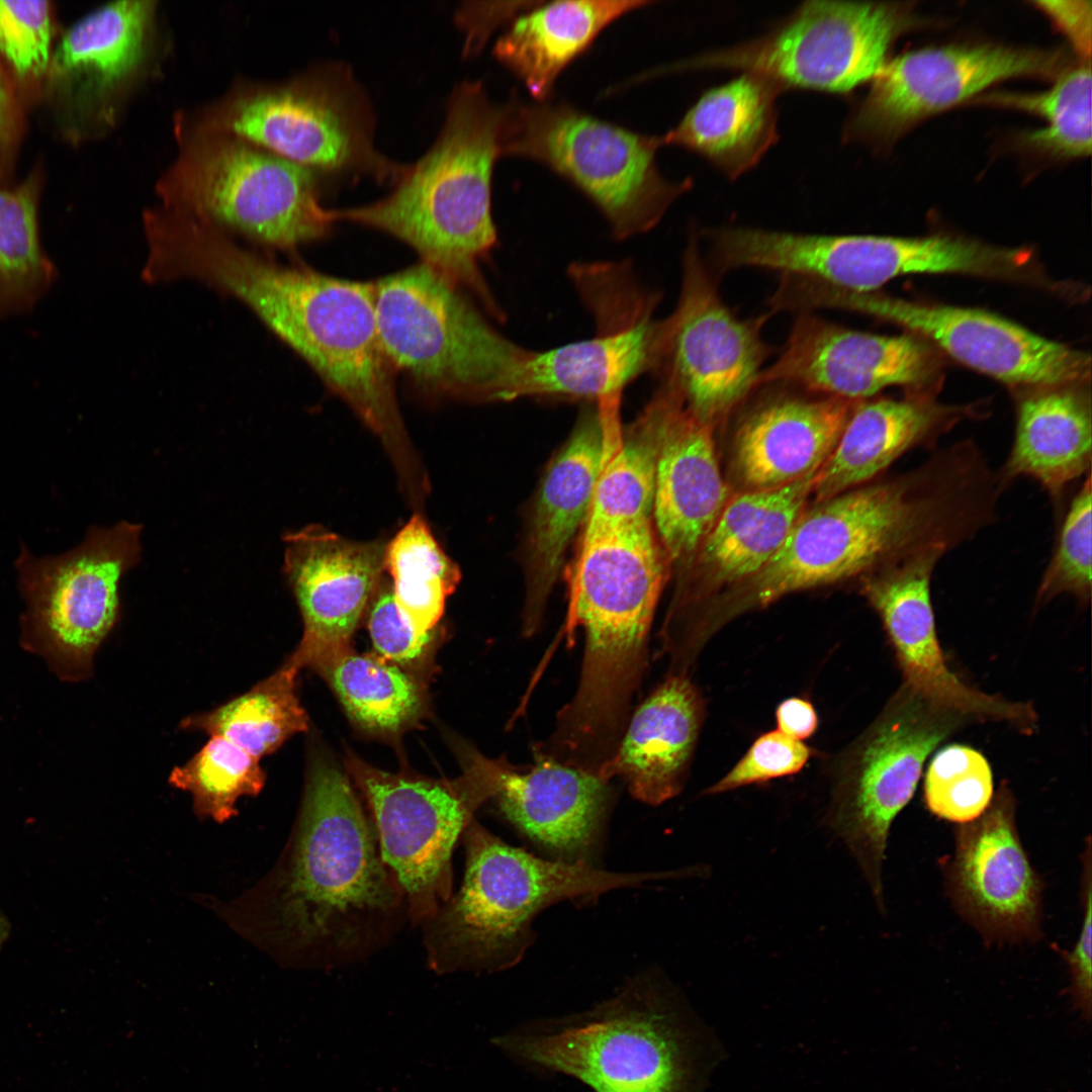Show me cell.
Segmentation results:
<instances>
[{"mask_svg":"<svg viewBox=\"0 0 1092 1092\" xmlns=\"http://www.w3.org/2000/svg\"><path fill=\"white\" fill-rule=\"evenodd\" d=\"M290 967L334 970L386 947L408 921L406 897L346 776L309 769L298 816L271 873L223 912Z\"/></svg>","mask_w":1092,"mask_h":1092,"instance_id":"1","label":"cell"},{"mask_svg":"<svg viewBox=\"0 0 1092 1092\" xmlns=\"http://www.w3.org/2000/svg\"><path fill=\"white\" fill-rule=\"evenodd\" d=\"M999 498L983 453L969 440L958 442L913 469L805 509L775 556L732 586L717 617L862 579L928 551L947 553L996 521Z\"/></svg>","mask_w":1092,"mask_h":1092,"instance_id":"2","label":"cell"},{"mask_svg":"<svg viewBox=\"0 0 1092 1092\" xmlns=\"http://www.w3.org/2000/svg\"><path fill=\"white\" fill-rule=\"evenodd\" d=\"M176 268L182 279L241 301L297 353L379 439L408 499L429 491L428 475L399 411L396 372L381 341L373 282L282 264L213 226L186 238Z\"/></svg>","mask_w":1092,"mask_h":1092,"instance_id":"3","label":"cell"},{"mask_svg":"<svg viewBox=\"0 0 1092 1092\" xmlns=\"http://www.w3.org/2000/svg\"><path fill=\"white\" fill-rule=\"evenodd\" d=\"M669 562L652 523L581 542L568 623L584 631L577 689L543 749L597 771L614 756L648 664L649 633Z\"/></svg>","mask_w":1092,"mask_h":1092,"instance_id":"4","label":"cell"},{"mask_svg":"<svg viewBox=\"0 0 1092 1092\" xmlns=\"http://www.w3.org/2000/svg\"><path fill=\"white\" fill-rule=\"evenodd\" d=\"M507 118V103H493L480 81H463L452 92L436 143L394 190L370 204L331 210L333 220L402 241L422 264L500 317L480 263L496 242L491 179L504 156Z\"/></svg>","mask_w":1092,"mask_h":1092,"instance_id":"5","label":"cell"},{"mask_svg":"<svg viewBox=\"0 0 1092 1092\" xmlns=\"http://www.w3.org/2000/svg\"><path fill=\"white\" fill-rule=\"evenodd\" d=\"M462 837V886L418 926L428 966L439 975L509 969L532 943V921L546 907L673 876L540 858L507 844L474 819Z\"/></svg>","mask_w":1092,"mask_h":1092,"instance_id":"6","label":"cell"},{"mask_svg":"<svg viewBox=\"0 0 1092 1092\" xmlns=\"http://www.w3.org/2000/svg\"><path fill=\"white\" fill-rule=\"evenodd\" d=\"M178 135L180 152L156 187L161 206L282 252L330 234L312 170L233 134Z\"/></svg>","mask_w":1092,"mask_h":1092,"instance_id":"7","label":"cell"},{"mask_svg":"<svg viewBox=\"0 0 1092 1092\" xmlns=\"http://www.w3.org/2000/svg\"><path fill=\"white\" fill-rule=\"evenodd\" d=\"M675 1011L661 981L645 975L590 1010L518 1027L494 1043L594 1092H685L689 1064Z\"/></svg>","mask_w":1092,"mask_h":1092,"instance_id":"8","label":"cell"},{"mask_svg":"<svg viewBox=\"0 0 1092 1092\" xmlns=\"http://www.w3.org/2000/svg\"><path fill=\"white\" fill-rule=\"evenodd\" d=\"M507 104L504 155L539 162L569 181L604 213L617 238L653 228L692 186L690 179L671 182L660 173L659 136L563 103Z\"/></svg>","mask_w":1092,"mask_h":1092,"instance_id":"9","label":"cell"},{"mask_svg":"<svg viewBox=\"0 0 1092 1092\" xmlns=\"http://www.w3.org/2000/svg\"><path fill=\"white\" fill-rule=\"evenodd\" d=\"M384 350L423 391L497 402L510 339L465 297L420 263L373 282Z\"/></svg>","mask_w":1092,"mask_h":1092,"instance_id":"10","label":"cell"},{"mask_svg":"<svg viewBox=\"0 0 1092 1092\" xmlns=\"http://www.w3.org/2000/svg\"><path fill=\"white\" fill-rule=\"evenodd\" d=\"M196 128L239 136L312 171L360 172L397 183L408 169L375 150L365 99L340 69L236 90Z\"/></svg>","mask_w":1092,"mask_h":1092,"instance_id":"11","label":"cell"},{"mask_svg":"<svg viewBox=\"0 0 1092 1092\" xmlns=\"http://www.w3.org/2000/svg\"><path fill=\"white\" fill-rule=\"evenodd\" d=\"M347 765L369 805L381 856L404 891L408 921L419 926L453 894L454 845L496 793L498 760L473 753L453 782L393 775L357 758Z\"/></svg>","mask_w":1092,"mask_h":1092,"instance_id":"12","label":"cell"},{"mask_svg":"<svg viewBox=\"0 0 1092 1092\" xmlns=\"http://www.w3.org/2000/svg\"><path fill=\"white\" fill-rule=\"evenodd\" d=\"M142 526L121 521L93 527L76 548L35 557L22 548L16 559L26 609L21 642L61 679L78 681L118 618V583L141 554Z\"/></svg>","mask_w":1092,"mask_h":1092,"instance_id":"13","label":"cell"},{"mask_svg":"<svg viewBox=\"0 0 1092 1092\" xmlns=\"http://www.w3.org/2000/svg\"><path fill=\"white\" fill-rule=\"evenodd\" d=\"M899 4L807 1L768 33L672 66L668 72L734 69L785 89L847 93L872 81L910 25Z\"/></svg>","mask_w":1092,"mask_h":1092,"instance_id":"14","label":"cell"},{"mask_svg":"<svg viewBox=\"0 0 1092 1092\" xmlns=\"http://www.w3.org/2000/svg\"><path fill=\"white\" fill-rule=\"evenodd\" d=\"M967 724L901 685L848 756L828 824L852 853L881 911L893 821L912 799L928 756Z\"/></svg>","mask_w":1092,"mask_h":1092,"instance_id":"15","label":"cell"},{"mask_svg":"<svg viewBox=\"0 0 1092 1092\" xmlns=\"http://www.w3.org/2000/svg\"><path fill=\"white\" fill-rule=\"evenodd\" d=\"M801 301L810 311L848 310L896 324L1007 384L1043 388L1076 385L1090 377L1089 355L983 309L920 303L820 282L808 283Z\"/></svg>","mask_w":1092,"mask_h":1092,"instance_id":"16","label":"cell"},{"mask_svg":"<svg viewBox=\"0 0 1092 1092\" xmlns=\"http://www.w3.org/2000/svg\"><path fill=\"white\" fill-rule=\"evenodd\" d=\"M765 316L740 320L724 303L696 243L684 257L679 298L664 318L661 379L687 407L713 427L755 388L769 349L762 340Z\"/></svg>","mask_w":1092,"mask_h":1092,"instance_id":"17","label":"cell"},{"mask_svg":"<svg viewBox=\"0 0 1092 1092\" xmlns=\"http://www.w3.org/2000/svg\"><path fill=\"white\" fill-rule=\"evenodd\" d=\"M1060 52L996 44L950 46L909 52L887 62L849 114L847 142H890L917 121L1015 77H1051L1063 70Z\"/></svg>","mask_w":1092,"mask_h":1092,"instance_id":"18","label":"cell"},{"mask_svg":"<svg viewBox=\"0 0 1092 1092\" xmlns=\"http://www.w3.org/2000/svg\"><path fill=\"white\" fill-rule=\"evenodd\" d=\"M945 555L932 550L861 579V590L879 615L902 673V685L969 723L994 722L1031 734L1033 705L1010 701L970 686L948 666L931 601V577Z\"/></svg>","mask_w":1092,"mask_h":1092,"instance_id":"19","label":"cell"},{"mask_svg":"<svg viewBox=\"0 0 1092 1092\" xmlns=\"http://www.w3.org/2000/svg\"><path fill=\"white\" fill-rule=\"evenodd\" d=\"M1016 800L1002 783L986 810L956 829L946 886L962 917L989 942L1041 936L1042 883L1020 841Z\"/></svg>","mask_w":1092,"mask_h":1092,"instance_id":"20","label":"cell"},{"mask_svg":"<svg viewBox=\"0 0 1092 1092\" xmlns=\"http://www.w3.org/2000/svg\"><path fill=\"white\" fill-rule=\"evenodd\" d=\"M938 364L933 349L916 336L871 334L799 312L757 387L780 384L858 401L891 385L922 386Z\"/></svg>","mask_w":1092,"mask_h":1092,"instance_id":"21","label":"cell"},{"mask_svg":"<svg viewBox=\"0 0 1092 1092\" xmlns=\"http://www.w3.org/2000/svg\"><path fill=\"white\" fill-rule=\"evenodd\" d=\"M156 2L104 4L74 23L53 51L48 85L72 131L111 124L148 63Z\"/></svg>","mask_w":1092,"mask_h":1092,"instance_id":"22","label":"cell"},{"mask_svg":"<svg viewBox=\"0 0 1092 1092\" xmlns=\"http://www.w3.org/2000/svg\"><path fill=\"white\" fill-rule=\"evenodd\" d=\"M284 542L283 571L304 626L289 661L314 668L348 648L381 582L386 544L350 540L320 525L288 533Z\"/></svg>","mask_w":1092,"mask_h":1092,"instance_id":"23","label":"cell"},{"mask_svg":"<svg viewBox=\"0 0 1092 1092\" xmlns=\"http://www.w3.org/2000/svg\"><path fill=\"white\" fill-rule=\"evenodd\" d=\"M608 407L581 414L538 489L525 541L522 632L539 629L567 548L587 519L607 442Z\"/></svg>","mask_w":1092,"mask_h":1092,"instance_id":"24","label":"cell"},{"mask_svg":"<svg viewBox=\"0 0 1092 1092\" xmlns=\"http://www.w3.org/2000/svg\"><path fill=\"white\" fill-rule=\"evenodd\" d=\"M816 471L789 484L744 490L730 498L676 589L660 632H673L712 588L734 586L757 573L779 551L812 495Z\"/></svg>","mask_w":1092,"mask_h":1092,"instance_id":"25","label":"cell"},{"mask_svg":"<svg viewBox=\"0 0 1092 1092\" xmlns=\"http://www.w3.org/2000/svg\"><path fill=\"white\" fill-rule=\"evenodd\" d=\"M534 760L521 768L498 759V789L491 799L512 824L557 860L593 866L614 801L612 782L552 760Z\"/></svg>","mask_w":1092,"mask_h":1092,"instance_id":"26","label":"cell"},{"mask_svg":"<svg viewBox=\"0 0 1092 1092\" xmlns=\"http://www.w3.org/2000/svg\"><path fill=\"white\" fill-rule=\"evenodd\" d=\"M657 460L653 514L669 564L687 568L728 503L712 428L687 407L669 382Z\"/></svg>","mask_w":1092,"mask_h":1092,"instance_id":"27","label":"cell"},{"mask_svg":"<svg viewBox=\"0 0 1092 1092\" xmlns=\"http://www.w3.org/2000/svg\"><path fill=\"white\" fill-rule=\"evenodd\" d=\"M854 402L785 391L758 402L735 436L734 471L744 490L780 487L818 470L832 453Z\"/></svg>","mask_w":1092,"mask_h":1092,"instance_id":"28","label":"cell"},{"mask_svg":"<svg viewBox=\"0 0 1092 1092\" xmlns=\"http://www.w3.org/2000/svg\"><path fill=\"white\" fill-rule=\"evenodd\" d=\"M704 716L686 673L665 679L631 713L613 758L599 776L622 779L637 800L659 805L685 786Z\"/></svg>","mask_w":1092,"mask_h":1092,"instance_id":"29","label":"cell"},{"mask_svg":"<svg viewBox=\"0 0 1092 1092\" xmlns=\"http://www.w3.org/2000/svg\"><path fill=\"white\" fill-rule=\"evenodd\" d=\"M972 406H951L930 397L858 400L840 437L815 475L814 494L821 502L870 482L897 459L917 448H933Z\"/></svg>","mask_w":1092,"mask_h":1092,"instance_id":"30","label":"cell"},{"mask_svg":"<svg viewBox=\"0 0 1092 1092\" xmlns=\"http://www.w3.org/2000/svg\"><path fill=\"white\" fill-rule=\"evenodd\" d=\"M781 91L768 78L741 72L705 91L677 125L659 136L661 145L685 148L736 179L777 143Z\"/></svg>","mask_w":1092,"mask_h":1092,"instance_id":"31","label":"cell"},{"mask_svg":"<svg viewBox=\"0 0 1092 1092\" xmlns=\"http://www.w3.org/2000/svg\"><path fill=\"white\" fill-rule=\"evenodd\" d=\"M1092 418L1088 394L1075 385L1035 388L1017 404L1014 440L998 474L1035 480L1054 499L1091 473Z\"/></svg>","mask_w":1092,"mask_h":1092,"instance_id":"32","label":"cell"},{"mask_svg":"<svg viewBox=\"0 0 1092 1092\" xmlns=\"http://www.w3.org/2000/svg\"><path fill=\"white\" fill-rule=\"evenodd\" d=\"M650 3L579 0L535 6L513 20L497 40L494 56L524 83L537 102L546 101L559 74L600 32L621 16Z\"/></svg>","mask_w":1092,"mask_h":1092,"instance_id":"33","label":"cell"},{"mask_svg":"<svg viewBox=\"0 0 1092 1092\" xmlns=\"http://www.w3.org/2000/svg\"><path fill=\"white\" fill-rule=\"evenodd\" d=\"M667 397L661 383L625 433L607 441L582 541L652 523Z\"/></svg>","mask_w":1092,"mask_h":1092,"instance_id":"34","label":"cell"},{"mask_svg":"<svg viewBox=\"0 0 1092 1092\" xmlns=\"http://www.w3.org/2000/svg\"><path fill=\"white\" fill-rule=\"evenodd\" d=\"M298 670L288 660L248 692L186 718L181 727L220 736L261 759L307 729V716L296 695Z\"/></svg>","mask_w":1092,"mask_h":1092,"instance_id":"35","label":"cell"},{"mask_svg":"<svg viewBox=\"0 0 1092 1092\" xmlns=\"http://www.w3.org/2000/svg\"><path fill=\"white\" fill-rule=\"evenodd\" d=\"M384 568L393 580V598L403 619L419 634H432L461 571L420 514H414L386 544Z\"/></svg>","mask_w":1092,"mask_h":1092,"instance_id":"36","label":"cell"},{"mask_svg":"<svg viewBox=\"0 0 1092 1092\" xmlns=\"http://www.w3.org/2000/svg\"><path fill=\"white\" fill-rule=\"evenodd\" d=\"M329 680L349 716L365 729L395 732L422 707L414 679L380 656L348 648L314 667Z\"/></svg>","mask_w":1092,"mask_h":1092,"instance_id":"37","label":"cell"},{"mask_svg":"<svg viewBox=\"0 0 1092 1092\" xmlns=\"http://www.w3.org/2000/svg\"><path fill=\"white\" fill-rule=\"evenodd\" d=\"M56 276L40 242L36 187L0 185V318L30 310Z\"/></svg>","mask_w":1092,"mask_h":1092,"instance_id":"38","label":"cell"},{"mask_svg":"<svg viewBox=\"0 0 1092 1092\" xmlns=\"http://www.w3.org/2000/svg\"><path fill=\"white\" fill-rule=\"evenodd\" d=\"M265 781L260 759L220 736H210L169 777L171 786L191 795L197 817L216 823L236 817L238 801L257 796Z\"/></svg>","mask_w":1092,"mask_h":1092,"instance_id":"39","label":"cell"},{"mask_svg":"<svg viewBox=\"0 0 1092 1092\" xmlns=\"http://www.w3.org/2000/svg\"><path fill=\"white\" fill-rule=\"evenodd\" d=\"M1091 70L1089 64L1063 72L1040 93H997L986 101L1042 117L1045 125L1024 136L1037 151L1073 158L1091 153Z\"/></svg>","mask_w":1092,"mask_h":1092,"instance_id":"40","label":"cell"},{"mask_svg":"<svg viewBox=\"0 0 1092 1092\" xmlns=\"http://www.w3.org/2000/svg\"><path fill=\"white\" fill-rule=\"evenodd\" d=\"M924 801L936 817L959 824L979 817L993 795L986 757L973 747L951 744L937 751L924 777Z\"/></svg>","mask_w":1092,"mask_h":1092,"instance_id":"41","label":"cell"},{"mask_svg":"<svg viewBox=\"0 0 1092 1092\" xmlns=\"http://www.w3.org/2000/svg\"><path fill=\"white\" fill-rule=\"evenodd\" d=\"M1092 484L1089 473L1070 502L1061 524L1052 558L1039 581L1034 607L1040 608L1060 595H1070L1081 605L1091 599Z\"/></svg>","mask_w":1092,"mask_h":1092,"instance_id":"42","label":"cell"},{"mask_svg":"<svg viewBox=\"0 0 1092 1092\" xmlns=\"http://www.w3.org/2000/svg\"><path fill=\"white\" fill-rule=\"evenodd\" d=\"M48 1H0V55L21 78L47 74L52 58Z\"/></svg>","mask_w":1092,"mask_h":1092,"instance_id":"43","label":"cell"},{"mask_svg":"<svg viewBox=\"0 0 1092 1092\" xmlns=\"http://www.w3.org/2000/svg\"><path fill=\"white\" fill-rule=\"evenodd\" d=\"M811 755L810 748L776 730L759 736L745 755L707 794H721L743 786L763 783L800 771Z\"/></svg>","mask_w":1092,"mask_h":1092,"instance_id":"44","label":"cell"},{"mask_svg":"<svg viewBox=\"0 0 1092 1092\" xmlns=\"http://www.w3.org/2000/svg\"><path fill=\"white\" fill-rule=\"evenodd\" d=\"M381 582L373 596L368 619L374 648L388 662L411 663L424 654L432 634L415 631L401 616L391 585Z\"/></svg>","mask_w":1092,"mask_h":1092,"instance_id":"45","label":"cell"},{"mask_svg":"<svg viewBox=\"0 0 1092 1092\" xmlns=\"http://www.w3.org/2000/svg\"><path fill=\"white\" fill-rule=\"evenodd\" d=\"M1091 845L1090 838L1086 842L1083 856L1082 875V903L1083 919L1074 947L1069 951H1063L1062 956L1068 966L1071 986L1069 993L1076 1008L1082 1013L1084 1019L1091 1017Z\"/></svg>","mask_w":1092,"mask_h":1092,"instance_id":"46","label":"cell"},{"mask_svg":"<svg viewBox=\"0 0 1092 1092\" xmlns=\"http://www.w3.org/2000/svg\"><path fill=\"white\" fill-rule=\"evenodd\" d=\"M1036 5L1053 19L1082 57H1090V1H1037Z\"/></svg>","mask_w":1092,"mask_h":1092,"instance_id":"47","label":"cell"},{"mask_svg":"<svg viewBox=\"0 0 1092 1092\" xmlns=\"http://www.w3.org/2000/svg\"><path fill=\"white\" fill-rule=\"evenodd\" d=\"M778 731L795 739L810 737L818 726V717L812 704L802 698L783 701L776 711Z\"/></svg>","mask_w":1092,"mask_h":1092,"instance_id":"48","label":"cell"},{"mask_svg":"<svg viewBox=\"0 0 1092 1092\" xmlns=\"http://www.w3.org/2000/svg\"><path fill=\"white\" fill-rule=\"evenodd\" d=\"M14 100L11 89L0 67V143L4 142L14 124Z\"/></svg>","mask_w":1092,"mask_h":1092,"instance_id":"49","label":"cell"},{"mask_svg":"<svg viewBox=\"0 0 1092 1092\" xmlns=\"http://www.w3.org/2000/svg\"><path fill=\"white\" fill-rule=\"evenodd\" d=\"M7 930H8L7 923L3 919V917L0 915V946L3 943L4 939L6 938Z\"/></svg>","mask_w":1092,"mask_h":1092,"instance_id":"50","label":"cell"}]
</instances>
